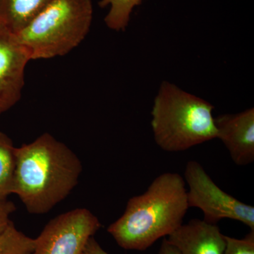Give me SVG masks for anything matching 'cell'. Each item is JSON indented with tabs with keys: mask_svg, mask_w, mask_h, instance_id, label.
<instances>
[{
	"mask_svg": "<svg viewBox=\"0 0 254 254\" xmlns=\"http://www.w3.org/2000/svg\"><path fill=\"white\" fill-rule=\"evenodd\" d=\"M15 158L12 193L33 215L48 213L64 200L83 170L76 153L49 133L16 148Z\"/></svg>",
	"mask_w": 254,
	"mask_h": 254,
	"instance_id": "cell-1",
	"label": "cell"
},
{
	"mask_svg": "<svg viewBox=\"0 0 254 254\" xmlns=\"http://www.w3.org/2000/svg\"><path fill=\"white\" fill-rule=\"evenodd\" d=\"M186 183L178 173H165L143 194L127 202L125 213L108 228L120 247L145 251L179 228L189 205Z\"/></svg>",
	"mask_w": 254,
	"mask_h": 254,
	"instance_id": "cell-2",
	"label": "cell"
},
{
	"mask_svg": "<svg viewBox=\"0 0 254 254\" xmlns=\"http://www.w3.org/2000/svg\"><path fill=\"white\" fill-rule=\"evenodd\" d=\"M214 106L206 100L163 81L152 108L156 144L167 152H181L217 138Z\"/></svg>",
	"mask_w": 254,
	"mask_h": 254,
	"instance_id": "cell-3",
	"label": "cell"
},
{
	"mask_svg": "<svg viewBox=\"0 0 254 254\" xmlns=\"http://www.w3.org/2000/svg\"><path fill=\"white\" fill-rule=\"evenodd\" d=\"M93 17L91 0H53L16 35L31 60L52 59L81 44Z\"/></svg>",
	"mask_w": 254,
	"mask_h": 254,
	"instance_id": "cell-4",
	"label": "cell"
},
{
	"mask_svg": "<svg viewBox=\"0 0 254 254\" xmlns=\"http://www.w3.org/2000/svg\"><path fill=\"white\" fill-rule=\"evenodd\" d=\"M185 178L189 186L187 192L189 208L200 209L205 222L217 225L222 219H231L254 230V206L222 190L199 163L195 160L187 163Z\"/></svg>",
	"mask_w": 254,
	"mask_h": 254,
	"instance_id": "cell-5",
	"label": "cell"
},
{
	"mask_svg": "<svg viewBox=\"0 0 254 254\" xmlns=\"http://www.w3.org/2000/svg\"><path fill=\"white\" fill-rule=\"evenodd\" d=\"M101 226L88 209H73L47 224L35 239L32 254H83L87 242Z\"/></svg>",
	"mask_w": 254,
	"mask_h": 254,
	"instance_id": "cell-6",
	"label": "cell"
},
{
	"mask_svg": "<svg viewBox=\"0 0 254 254\" xmlns=\"http://www.w3.org/2000/svg\"><path fill=\"white\" fill-rule=\"evenodd\" d=\"M30 61L27 50L16 35L0 23V115L21 99Z\"/></svg>",
	"mask_w": 254,
	"mask_h": 254,
	"instance_id": "cell-7",
	"label": "cell"
},
{
	"mask_svg": "<svg viewBox=\"0 0 254 254\" xmlns=\"http://www.w3.org/2000/svg\"><path fill=\"white\" fill-rule=\"evenodd\" d=\"M217 138L226 147L232 161L240 166L254 160V108L215 118Z\"/></svg>",
	"mask_w": 254,
	"mask_h": 254,
	"instance_id": "cell-8",
	"label": "cell"
},
{
	"mask_svg": "<svg viewBox=\"0 0 254 254\" xmlns=\"http://www.w3.org/2000/svg\"><path fill=\"white\" fill-rule=\"evenodd\" d=\"M225 236L218 225L193 219L182 224L167 240L181 254H223Z\"/></svg>",
	"mask_w": 254,
	"mask_h": 254,
	"instance_id": "cell-9",
	"label": "cell"
},
{
	"mask_svg": "<svg viewBox=\"0 0 254 254\" xmlns=\"http://www.w3.org/2000/svg\"><path fill=\"white\" fill-rule=\"evenodd\" d=\"M53 0H0V23L16 34Z\"/></svg>",
	"mask_w": 254,
	"mask_h": 254,
	"instance_id": "cell-10",
	"label": "cell"
},
{
	"mask_svg": "<svg viewBox=\"0 0 254 254\" xmlns=\"http://www.w3.org/2000/svg\"><path fill=\"white\" fill-rule=\"evenodd\" d=\"M15 149L11 138L0 131V201L7 199L12 193Z\"/></svg>",
	"mask_w": 254,
	"mask_h": 254,
	"instance_id": "cell-11",
	"label": "cell"
},
{
	"mask_svg": "<svg viewBox=\"0 0 254 254\" xmlns=\"http://www.w3.org/2000/svg\"><path fill=\"white\" fill-rule=\"evenodd\" d=\"M142 0H100L98 4L101 8L110 6L105 17V23L108 28L115 31H125L132 11L141 4Z\"/></svg>",
	"mask_w": 254,
	"mask_h": 254,
	"instance_id": "cell-12",
	"label": "cell"
},
{
	"mask_svg": "<svg viewBox=\"0 0 254 254\" xmlns=\"http://www.w3.org/2000/svg\"><path fill=\"white\" fill-rule=\"evenodd\" d=\"M34 246L35 239L18 230L12 221L0 234V254H32Z\"/></svg>",
	"mask_w": 254,
	"mask_h": 254,
	"instance_id": "cell-13",
	"label": "cell"
},
{
	"mask_svg": "<svg viewBox=\"0 0 254 254\" xmlns=\"http://www.w3.org/2000/svg\"><path fill=\"white\" fill-rule=\"evenodd\" d=\"M226 241L223 254H254V230H251L244 238L225 236Z\"/></svg>",
	"mask_w": 254,
	"mask_h": 254,
	"instance_id": "cell-14",
	"label": "cell"
},
{
	"mask_svg": "<svg viewBox=\"0 0 254 254\" xmlns=\"http://www.w3.org/2000/svg\"><path fill=\"white\" fill-rule=\"evenodd\" d=\"M16 206L13 202L7 199L0 201V234L7 228L10 222V216L16 210Z\"/></svg>",
	"mask_w": 254,
	"mask_h": 254,
	"instance_id": "cell-15",
	"label": "cell"
},
{
	"mask_svg": "<svg viewBox=\"0 0 254 254\" xmlns=\"http://www.w3.org/2000/svg\"><path fill=\"white\" fill-rule=\"evenodd\" d=\"M83 254H110L105 252L98 242L92 237L87 242Z\"/></svg>",
	"mask_w": 254,
	"mask_h": 254,
	"instance_id": "cell-16",
	"label": "cell"
},
{
	"mask_svg": "<svg viewBox=\"0 0 254 254\" xmlns=\"http://www.w3.org/2000/svg\"><path fill=\"white\" fill-rule=\"evenodd\" d=\"M159 254H181L175 246L170 244L166 238L164 239L160 246Z\"/></svg>",
	"mask_w": 254,
	"mask_h": 254,
	"instance_id": "cell-17",
	"label": "cell"
}]
</instances>
